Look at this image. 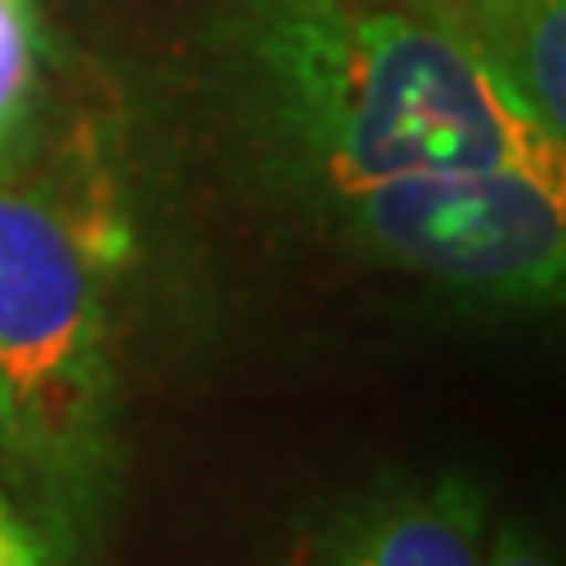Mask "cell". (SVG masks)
Listing matches in <instances>:
<instances>
[{
    "label": "cell",
    "mask_w": 566,
    "mask_h": 566,
    "mask_svg": "<svg viewBox=\"0 0 566 566\" xmlns=\"http://www.w3.org/2000/svg\"><path fill=\"white\" fill-rule=\"evenodd\" d=\"M208 71L245 147L312 199L392 175L566 170V142L397 0H222Z\"/></svg>",
    "instance_id": "obj_1"
},
{
    "label": "cell",
    "mask_w": 566,
    "mask_h": 566,
    "mask_svg": "<svg viewBox=\"0 0 566 566\" xmlns=\"http://www.w3.org/2000/svg\"><path fill=\"white\" fill-rule=\"evenodd\" d=\"M0 463L52 557H76L114 482V364L95 255L57 203L0 185Z\"/></svg>",
    "instance_id": "obj_2"
},
{
    "label": "cell",
    "mask_w": 566,
    "mask_h": 566,
    "mask_svg": "<svg viewBox=\"0 0 566 566\" xmlns=\"http://www.w3.org/2000/svg\"><path fill=\"white\" fill-rule=\"evenodd\" d=\"M335 237L387 270L543 303L566 270V170L491 166L392 175L322 199Z\"/></svg>",
    "instance_id": "obj_3"
},
{
    "label": "cell",
    "mask_w": 566,
    "mask_h": 566,
    "mask_svg": "<svg viewBox=\"0 0 566 566\" xmlns=\"http://www.w3.org/2000/svg\"><path fill=\"white\" fill-rule=\"evenodd\" d=\"M482 520L472 476H401L335 510L312 566H482Z\"/></svg>",
    "instance_id": "obj_4"
},
{
    "label": "cell",
    "mask_w": 566,
    "mask_h": 566,
    "mask_svg": "<svg viewBox=\"0 0 566 566\" xmlns=\"http://www.w3.org/2000/svg\"><path fill=\"white\" fill-rule=\"evenodd\" d=\"M468 52L515 109L566 142V0H397Z\"/></svg>",
    "instance_id": "obj_5"
},
{
    "label": "cell",
    "mask_w": 566,
    "mask_h": 566,
    "mask_svg": "<svg viewBox=\"0 0 566 566\" xmlns=\"http://www.w3.org/2000/svg\"><path fill=\"white\" fill-rule=\"evenodd\" d=\"M43 33L33 0H0V185H14L39 147Z\"/></svg>",
    "instance_id": "obj_6"
},
{
    "label": "cell",
    "mask_w": 566,
    "mask_h": 566,
    "mask_svg": "<svg viewBox=\"0 0 566 566\" xmlns=\"http://www.w3.org/2000/svg\"><path fill=\"white\" fill-rule=\"evenodd\" d=\"M0 566H52V547L24 510L0 491Z\"/></svg>",
    "instance_id": "obj_7"
},
{
    "label": "cell",
    "mask_w": 566,
    "mask_h": 566,
    "mask_svg": "<svg viewBox=\"0 0 566 566\" xmlns=\"http://www.w3.org/2000/svg\"><path fill=\"white\" fill-rule=\"evenodd\" d=\"M482 566H557L547 553H538L520 528H501L491 543V553H482Z\"/></svg>",
    "instance_id": "obj_8"
}]
</instances>
